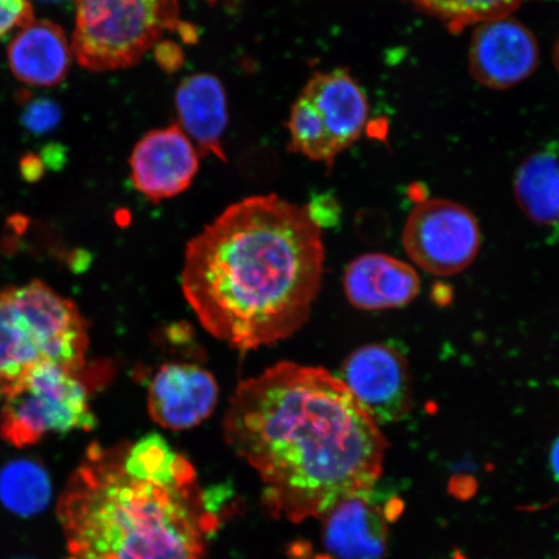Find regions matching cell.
I'll list each match as a JSON object with an SVG mask.
<instances>
[{"instance_id": "obj_1", "label": "cell", "mask_w": 559, "mask_h": 559, "mask_svg": "<svg viewBox=\"0 0 559 559\" xmlns=\"http://www.w3.org/2000/svg\"><path fill=\"white\" fill-rule=\"evenodd\" d=\"M223 430L260 474L265 508L296 523L373 488L388 450L379 424L340 377L290 361L240 382Z\"/></svg>"}, {"instance_id": "obj_10", "label": "cell", "mask_w": 559, "mask_h": 559, "mask_svg": "<svg viewBox=\"0 0 559 559\" xmlns=\"http://www.w3.org/2000/svg\"><path fill=\"white\" fill-rule=\"evenodd\" d=\"M130 169L132 185L146 199L169 200L192 186L200 169V152L178 123L171 124L139 140Z\"/></svg>"}, {"instance_id": "obj_4", "label": "cell", "mask_w": 559, "mask_h": 559, "mask_svg": "<svg viewBox=\"0 0 559 559\" xmlns=\"http://www.w3.org/2000/svg\"><path fill=\"white\" fill-rule=\"evenodd\" d=\"M88 324L72 300L40 280L0 292V391L41 362L86 367Z\"/></svg>"}, {"instance_id": "obj_25", "label": "cell", "mask_w": 559, "mask_h": 559, "mask_svg": "<svg viewBox=\"0 0 559 559\" xmlns=\"http://www.w3.org/2000/svg\"><path fill=\"white\" fill-rule=\"evenodd\" d=\"M156 59L158 64L163 67L166 72H174L183 64V51L177 44L171 40L158 41L155 46Z\"/></svg>"}, {"instance_id": "obj_5", "label": "cell", "mask_w": 559, "mask_h": 559, "mask_svg": "<svg viewBox=\"0 0 559 559\" xmlns=\"http://www.w3.org/2000/svg\"><path fill=\"white\" fill-rule=\"evenodd\" d=\"M73 51L91 72L134 67L166 31L181 26L179 0H75Z\"/></svg>"}, {"instance_id": "obj_3", "label": "cell", "mask_w": 559, "mask_h": 559, "mask_svg": "<svg viewBox=\"0 0 559 559\" xmlns=\"http://www.w3.org/2000/svg\"><path fill=\"white\" fill-rule=\"evenodd\" d=\"M128 444L90 447L62 492L68 559H205L218 527L199 486L153 484L126 473Z\"/></svg>"}, {"instance_id": "obj_31", "label": "cell", "mask_w": 559, "mask_h": 559, "mask_svg": "<svg viewBox=\"0 0 559 559\" xmlns=\"http://www.w3.org/2000/svg\"><path fill=\"white\" fill-rule=\"evenodd\" d=\"M317 559H332L331 557H318Z\"/></svg>"}, {"instance_id": "obj_15", "label": "cell", "mask_w": 559, "mask_h": 559, "mask_svg": "<svg viewBox=\"0 0 559 559\" xmlns=\"http://www.w3.org/2000/svg\"><path fill=\"white\" fill-rule=\"evenodd\" d=\"M179 128L198 144L200 155L227 160L223 136L228 126L225 86L214 74L195 73L180 82L175 95Z\"/></svg>"}, {"instance_id": "obj_11", "label": "cell", "mask_w": 559, "mask_h": 559, "mask_svg": "<svg viewBox=\"0 0 559 559\" xmlns=\"http://www.w3.org/2000/svg\"><path fill=\"white\" fill-rule=\"evenodd\" d=\"M219 388L206 369L171 362L157 370L150 384L148 411L153 421L170 430L192 429L213 415Z\"/></svg>"}, {"instance_id": "obj_17", "label": "cell", "mask_w": 559, "mask_h": 559, "mask_svg": "<svg viewBox=\"0 0 559 559\" xmlns=\"http://www.w3.org/2000/svg\"><path fill=\"white\" fill-rule=\"evenodd\" d=\"M515 200L527 218L550 228L549 242H559V146L533 153L514 178Z\"/></svg>"}, {"instance_id": "obj_20", "label": "cell", "mask_w": 559, "mask_h": 559, "mask_svg": "<svg viewBox=\"0 0 559 559\" xmlns=\"http://www.w3.org/2000/svg\"><path fill=\"white\" fill-rule=\"evenodd\" d=\"M418 10L459 34L486 21L512 16L526 0H409Z\"/></svg>"}, {"instance_id": "obj_14", "label": "cell", "mask_w": 559, "mask_h": 559, "mask_svg": "<svg viewBox=\"0 0 559 559\" xmlns=\"http://www.w3.org/2000/svg\"><path fill=\"white\" fill-rule=\"evenodd\" d=\"M317 108L335 150L349 148L365 131L369 103L365 90L345 69L314 73L302 91Z\"/></svg>"}, {"instance_id": "obj_26", "label": "cell", "mask_w": 559, "mask_h": 559, "mask_svg": "<svg viewBox=\"0 0 559 559\" xmlns=\"http://www.w3.org/2000/svg\"><path fill=\"white\" fill-rule=\"evenodd\" d=\"M39 158L47 169L58 171L66 165L68 156L64 146L61 144H50L45 146Z\"/></svg>"}, {"instance_id": "obj_6", "label": "cell", "mask_w": 559, "mask_h": 559, "mask_svg": "<svg viewBox=\"0 0 559 559\" xmlns=\"http://www.w3.org/2000/svg\"><path fill=\"white\" fill-rule=\"evenodd\" d=\"M0 437L24 449L48 435L95 429L88 391L80 374L52 362L34 367L24 379L0 391Z\"/></svg>"}, {"instance_id": "obj_29", "label": "cell", "mask_w": 559, "mask_h": 559, "mask_svg": "<svg viewBox=\"0 0 559 559\" xmlns=\"http://www.w3.org/2000/svg\"><path fill=\"white\" fill-rule=\"evenodd\" d=\"M554 61H555V67L558 70V73H559V40L557 41V45L555 47Z\"/></svg>"}, {"instance_id": "obj_30", "label": "cell", "mask_w": 559, "mask_h": 559, "mask_svg": "<svg viewBox=\"0 0 559 559\" xmlns=\"http://www.w3.org/2000/svg\"><path fill=\"white\" fill-rule=\"evenodd\" d=\"M35 2L46 3V4H58V3L67 2V0H35Z\"/></svg>"}, {"instance_id": "obj_18", "label": "cell", "mask_w": 559, "mask_h": 559, "mask_svg": "<svg viewBox=\"0 0 559 559\" xmlns=\"http://www.w3.org/2000/svg\"><path fill=\"white\" fill-rule=\"evenodd\" d=\"M123 467L131 477L163 486L198 485L190 461L175 452L166 439L152 432L126 449Z\"/></svg>"}, {"instance_id": "obj_23", "label": "cell", "mask_w": 559, "mask_h": 559, "mask_svg": "<svg viewBox=\"0 0 559 559\" xmlns=\"http://www.w3.org/2000/svg\"><path fill=\"white\" fill-rule=\"evenodd\" d=\"M33 20L29 0H0V39L16 27L21 29Z\"/></svg>"}, {"instance_id": "obj_9", "label": "cell", "mask_w": 559, "mask_h": 559, "mask_svg": "<svg viewBox=\"0 0 559 559\" xmlns=\"http://www.w3.org/2000/svg\"><path fill=\"white\" fill-rule=\"evenodd\" d=\"M540 48L533 32L512 16L475 27L469 47V70L481 86L508 90L535 73Z\"/></svg>"}, {"instance_id": "obj_19", "label": "cell", "mask_w": 559, "mask_h": 559, "mask_svg": "<svg viewBox=\"0 0 559 559\" xmlns=\"http://www.w3.org/2000/svg\"><path fill=\"white\" fill-rule=\"evenodd\" d=\"M51 480L31 460L12 461L0 472V500L11 512L23 516L38 514L50 504Z\"/></svg>"}, {"instance_id": "obj_8", "label": "cell", "mask_w": 559, "mask_h": 559, "mask_svg": "<svg viewBox=\"0 0 559 559\" xmlns=\"http://www.w3.org/2000/svg\"><path fill=\"white\" fill-rule=\"evenodd\" d=\"M340 379L377 424L402 421L414 408L408 360L394 345L355 349L342 366Z\"/></svg>"}, {"instance_id": "obj_12", "label": "cell", "mask_w": 559, "mask_h": 559, "mask_svg": "<svg viewBox=\"0 0 559 559\" xmlns=\"http://www.w3.org/2000/svg\"><path fill=\"white\" fill-rule=\"evenodd\" d=\"M328 551L338 559H382L388 520L373 488L346 496L320 516Z\"/></svg>"}, {"instance_id": "obj_28", "label": "cell", "mask_w": 559, "mask_h": 559, "mask_svg": "<svg viewBox=\"0 0 559 559\" xmlns=\"http://www.w3.org/2000/svg\"><path fill=\"white\" fill-rule=\"evenodd\" d=\"M549 461L550 471L554 473L555 479L559 481V437L555 440V443L551 444Z\"/></svg>"}, {"instance_id": "obj_7", "label": "cell", "mask_w": 559, "mask_h": 559, "mask_svg": "<svg viewBox=\"0 0 559 559\" xmlns=\"http://www.w3.org/2000/svg\"><path fill=\"white\" fill-rule=\"evenodd\" d=\"M481 235L469 209L430 199L412 210L403 230L405 251L419 269L437 276L460 274L478 255Z\"/></svg>"}, {"instance_id": "obj_22", "label": "cell", "mask_w": 559, "mask_h": 559, "mask_svg": "<svg viewBox=\"0 0 559 559\" xmlns=\"http://www.w3.org/2000/svg\"><path fill=\"white\" fill-rule=\"evenodd\" d=\"M20 120L33 135H44L58 128L62 111L60 105L50 97L34 96L29 91L19 95Z\"/></svg>"}, {"instance_id": "obj_16", "label": "cell", "mask_w": 559, "mask_h": 559, "mask_svg": "<svg viewBox=\"0 0 559 559\" xmlns=\"http://www.w3.org/2000/svg\"><path fill=\"white\" fill-rule=\"evenodd\" d=\"M13 75L26 85L53 87L66 80L72 64V50L59 25L33 20L21 27L9 47Z\"/></svg>"}, {"instance_id": "obj_27", "label": "cell", "mask_w": 559, "mask_h": 559, "mask_svg": "<svg viewBox=\"0 0 559 559\" xmlns=\"http://www.w3.org/2000/svg\"><path fill=\"white\" fill-rule=\"evenodd\" d=\"M44 170L45 166L37 156L26 157L21 163V171H23L24 178L29 181L38 180Z\"/></svg>"}, {"instance_id": "obj_24", "label": "cell", "mask_w": 559, "mask_h": 559, "mask_svg": "<svg viewBox=\"0 0 559 559\" xmlns=\"http://www.w3.org/2000/svg\"><path fill=\"white\" fill-rule=\"evenodd\" d=\"M311 221L320 229L337 226L341 219V207L331 193L312 194L305 206Z\"/></svg>"}, {"instance_id": "obj_13", "label": "cell", "mask_w": 559, "mask_h": 559, "mask_svg": "<svg viewBox=\"0 0 559 559\" xmlns=\"http://www.w3.org/2000/svg\"><path fill=\"white\" fill-rule=\"evenodd\" d=\"M348 302L362 311H383L407 306L418 296L419 277L409 264L386 254L356 258L344 276Z\"/></svg>"}, {"instance_id": "obj_2", "label": "cell", "mask_w": 559, "mask_h": 559, "mask_svg": "<svg viewBox=\"0 0 559 559\" xmlns=\"http://www.w3.org/2000/svg\"><path fill=\"white\" fill-rule=\"evenodd\" d=\"M324 261L321 229L305 207L254 195L187 243L181 290L205 331L249 352L302 330Z\"/></svg>"}, {"instance_id": "obj_21", "label": "cell", "mask_w": 559, "mask_h": 559, "mask_svg": "<svg viewBox=\"0 0 559 559\" xmlns=\"http://www.w3.org/2000/svg\"><path fill=\"white\" fill-rule=\"evenodd\" d=\"M289 150L332 170L340 153L321 122L317 108L302 94L292 105L288 122Z\"/></svg>"}]
</instances>
